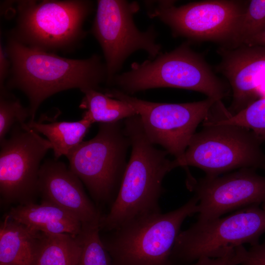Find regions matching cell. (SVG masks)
<instances>
[{
  "instance_id": "19",
  "label": "cell",
  "mask_w": 265,
  "mask_h": 265,
  "mask_svg": "<svg viewBox=\"0 0 265 265\" xmlns=\"http://www.w3.org/2000/svg\"><path fill=\"white\" fill-rule=\"evenodd\" d=\"M81 252L78 235L40 232L32 265H78Z\"/></svg>"
},
{
  "instance_id": "24",
  "label": "cell",
  "mask_w": 265,
  "mask_h": 265,
  "mask_svg": "<svg viewBox=\"0 0 265 265\" xmlns=\"http://www.w3.org/2000/svg\"><path fill=\"white\" fill-rule=\"evenodd\" d=\"M0 143L16 124H23L30 118L29 109L7 89L0 91Z\"/></svg>"
},
{
  "instance_id": "1",
  "label": "cell",
  "mask_w": 265,
  "mask_h": 265,
  "mask_svg": "<svg viewBox=\"0 0 265 265\" xmlns=\"http://www.w3.org/2000/svg\"><path fill=\"white\" fill-rule=\"evenodd\" d=\"M5 45L10 67L5 87L26 95L29 120H35L40 106L51 96L73 88L98 90L106 81V66L98 54L83 59L65 58L28 47L8 34Z\"/></svg>"
},
{
  "instance_id": "16",
  "label": "cell",
  "mask_w": 265,
  "mask_h": 265,
  "mask_svg": "<svg viewBox=\"0 0 265 265\" xmlns=\"http://www.w3.org/2000/svg\"><path fill=\"white\" fill-rule=\"evenodd\" d=\"M37 232L46 234H69L81 232L82 223L73 214L50 202L30 203L12 208L6 215Z\"/></svg>"
},
{
  "instance_id": "12",
  "label": "cell",
  "mask_w": 265,
  "mask_h": 265,
  "mask_svg": "<svg viewBox=\"0 0 265 265\" xmlns=\"http://www.w3.org/2000/svg\"><path fill=\"white\" fill-rule=\"evenodd\" d=\"M0 144V194L5 204L34 203L39 195L41 162L52 149L50 141L29 128L18 124Z\"/></svg>"
},
{
  "instance_id": "3",
  "label": "cell",
  "mask_w": 265,
  "mask_h": 265,
  "mask_svg": "<svg viewBox=\"0 0 265 265\" xmlns=\"http://www.w3.org/2000/svg\"><path fill=\"white\" fill-rule=\"evenodd\" d=\"M189 42L169 52L160 53L153 60L133 63L127 72L117 74L111 83L130 95L158 88L195 91L221 101L230 92L228 83L217 76Z\"/></svg>"
},
{
  "instance_id": "6",
  "label": "cell",
  "mask_w": 265,
  "mask_h": 265,
  "mask_svg": "<svg viewBox=\"0 0 265 265\" xmlns=\"http://www.w3.org/2000/svg\"><path fill=\"white\" fill-rule=\"evenodd\" d=\"M191 138L183 156L173 160L174 168L191 166L208 177L242 168L265 170L263 142L252 131L206 119Z\"/></svg>"
},
{
  "instance_id": "2",
  "label": "cell",
  "mask_w": 265,
  "mask_h": 265,
  "mask_svg": "<svg viewBox=\"0 0 265 265\" xmlns=\"http://www.w3.org/2000/svg\"><path fill=\"white\" fill-rule=\"evenodd\" d=\"M123 123L131 155L116 198L100 220V230L107 232L138 217L161 212L163 179L175 168L169 154L156 148L148 137L138 115Z\"/></svg>"
},
{
  "instance_id": "22",
  "label": "cell",
  "mask_w": 265,
  "mask_h": 265,
  "mask_svg": "<svg viewBox=\"0 0 265 265\" xmlns=\"http://www.w3.org/2000/svg\"><path fill=\"white\" fill-rule=\"evenodd\" d=\"M265 29V0H247L230 46L243 44Z\"/></svg>"
},
{
  "instance_id": "4",
  "label": "cell",
  "mask_w": 265,
  "mask_h": 265,
  "mask_svg": "<svg viewBox=\"0 0 265 265\" xmlns=\"http://www.w3.org/2000/svg\"><path fill=\"white\" fill-rule=\"evenodd\" d=\"M194 195L168 212L143 216L108 232L101 237L112 265H173L171 256L181 227L197 213Z\"/></svg>"
},
{
  "instance_id": "25",
  "label": "cell",
  "mask_w": 265,
  "mask_h": 265,
  "mask_svg": "<svg viewBox=\"0 0 265 265\" xmlns=\"http://www.w3.org/2000/svg\"><path fill=\"white\" fill-rule=\"evenodd\" d=\"M233 265H265V242L251 245L246 249L243 245L234 247Z\"/></svg>"
},
{
  "instance_id": "21",
  "label": "cell",
  "mask_w": 265,
  "mask_h": 265,
  "mask_svg": "<svg viewBox=\"0 0 265 265\" xmlns=\"http://www.w3.org/2000/svg\"><path fill=\"white\" fill-rule=\"evenodd\" d=\"M99 224H83L78 235L81 252L78 265H112L111 257L104 246Z\"/></svg>"
},
{
  "instance_id": "23",
  "label": "cell",
  "mask_w": 265,
  "mask_h": 265,
  "mask_svg": "<svg viewBox=\"0 0 265 265\" xmlns=\"http://www.w3.org/2000/svg\"><path fill=\"white\" fill-rule=\"evenodd\" d=\"M224 117L212 120L219 124L231 125L248 129L262 141H265V97L258 99L240 111L231 115L227 110Z\"/></svg>"
},
{
  "instance_id": "15",
  "label": "cell",
  "mask_w": 265,
  "mask_h": 265,
  "mask_svg": "<svg viewBox=\"0 0 265 265\" xmlns=\"http://www.w3.org/2000/svg\"><path fill=\"white\" fill-rule=\"evenodd\" d=\"M82 182L65 164L47 159L41 164L38 183L42 200L67 211L83 224H99L102 215L85 193Z\"/></svg>"
},
{
  "instance_id": "8",
  "label": "cell",
  "mask_w": 265,
  "mask_h": 265,
  "mask_svg": "<svg viewBox=\"0 0 265 265\" xmlns=\"http://www.w3.org/2000/svg\"><path fill=\"white\" fill-rule=\"evenodd\" d=\"M264 233L265 207L257 205L223 217L197 220L180 232L171 260L173 265H190L202 257H219L231 248L259 243Z\"/></svg>"
},
{
  "instance_id": "29",
  "label": "cell",
  "mask_w": 265,
  "mask_h": 265,
  "mask_svg": "<svg viewBox=\"0 0 265 265\" xmlns=\"http://www.w3.org/2000/svg\"></svg>"
},
{
  "instance_id": "26",
  "label": "cell",
  "mask_w": 265,
  "mask_h": 265,
  "mask_svg": "<svg viewBox=\"0 0 265 265\" xmlns=\"http://www.w3.org/2000/svg\"><path fill=\"white\" fill-rule=\"evenodd\" d=\"M234 248H231L223 256L217 258L204 257L190 265H233Z\"/></svg>"
},
{
  "instance_id": "11",
  "label": "cell",
  "mask_w": 265,
  "mask_h": 265,
  "mask_svg": "<svg viewBox=\"0 0 265 265\" xmlns=\"http://www.w3.org/2000/svg\"><path fill=\"white\" fill-rule=\"evenodd\" d=\"M247 0H206L176 6L159 1L148 12L169 27L175 37L191 42L210 41L230 46Z\"/></svg>"
},
{
  "instance_id": "27",
  "label": "cell",
  "mask_w": 265,
  "mask_h": 265,
  "mask_svg": "<svg viewBox=\"0 0 265 265\" xmlns=\"http://www.w3.org/2000/svg\"><path fill=\"white\" fill-rule=\"evenodd\" d=\"M10 63V61L3 50L2 45L0 46V91L4 90L6 88L5 87V80L7 79Z\"/></svg>"
},
{
  "instance_id": "17",
  "label": "cell",
  "mask_w": 265,
  "mask_h": 265,
  "mask_svg": "<svg viewBox=\"0 0 265 265\" xmlns=\"http://www.w3.org/2000/svg\"><path fill=\"white\" fill-rule=\"evenodd\" d=\"M39 233L5 215L0 226V264L32 265Z\"/></svg>"
},
{
  "instance_id": "14",
  "label": "cell",
  "mask_w": 265,
  "mask_h": 265,
  "mask_svg": "<svg viewBox=\"0 0 265 265\" xmlns=\"http://www.w3.org/2000/svg\"><path fill=\"white\" fill-rule=\"evenodd\" d=\"M221 61L216 70L227 79L232 91L231 115L265 97V47L241 44L219 47Z\"/></svg>"
},
{
  "instance_id": "28",
  "label": "cell",
  "mask_w": 265,
  "mask_h": 265,
  "mask_svg": "<svg viewBox=\"0 0 265 265\" xmlns=\"http://www.w3.org/2000/svg\"><path fill=\"white\" fill-rule=\"evenodd\" d=\"M242 44L265 47V29L258 34L247 40Z\"/></svg>"
},
{
  "instance_id": "20",
  "label": "cell",
  "mask_w": 265,
  "mask_h": 265,
  "mask_svg": "<svg viewBox=\"0 0 265 265\" xmlns=\"http://www.w3.org/2000/svg\"><path fill=\"white\" fill-rule=\"evenodd\" d=\"M82 92L84 96L80 107L85 110L83 114L93 123L116 122L137 115L128 103L111 98L97 90L89 89Z\"/></svg>"
},
{
  "instance_id": "10",
  "label": "cell",
  "mask_w": 265,
  "mask_h": 265,
  "mask_svg": "<svg viewBox=\"0 0 265 265\" xmlns=\"http://www.w3.org/2000/svg\"><path fill=\"white\" fill-rule=\"evenodd\" d=\"M139 9L136 1L99 0L91 33L102 49L107 72L106 82L111 84L125 61L139 50L153 59L161 52L157 43V33L153 26L140 31L133 16Z\"/></svg>"
},
{
  "instance_id": "5",
  "label": "cell",
  "mask_w": 265,
  "mask_h": 265,
  "mask_svg": "<svg viewBox=\"0 0 265 265\" xmlns=\"http://www.w3.org/2000/svg\"><path fill=\"white\" fill-rule=\"evenodd\" d=\"M16 16L7 33L22 44L53 53L73 49L85 37L83 26L93 10L87 0L12 1Z\"/></svg>"
},
{
  "instance_id": "18",
  "label": "cell",
  "mask_w": 265,
  "mask_h": 265,
  "mask_svg": "<svg viewBox=\"0 0 265 265\" xmlns=\"http://www.w3.org/2000/svg\"><path fill=\"white\" fill-rule=\"evenodd\" d=\"M93 124L85 114L77 121H51L29 120L27 126L39 133L45 135L52 146L54 159L66 156L83 139Z\"/></svg>"
},
{
  "instance_id": "7",
  "label": "cell",
  "mask_w": 265,
  "mask_h": 265,
  "mask_svg": "<svg viewBox=\"0 0 265 265\" xmlns=\"http://www.w3.org/2000/svg\"><path fill=\"white\" fill-rule=\"evenodd\" d=\"M131 144L123 121L100 123L97 134L83 141L66 156L69 168L97 203L115 200L128 162Z\"/></svg>"
},
{
  "instance_id": "13",
  "label": "cell",
  "mask_w": 265,
  "mask_h": 265,
  "mask_svg": "<svg viewBox=\"0 0 265 265\" xmlns=\"http://www.w3.org/2000/svg\"><path fill=\"white\" fill-rule=\"evenodd\" d=\"M255 170L242 168L198 180L187 172L186 186L198 200L197 220L216 218L251 206L265 207V176Z\"/></svg>"
},
{
  "instance_id": "9",
  "label": "cell",
  "mask_w": 265,
  "mask_h": 265,
  "mask_svg": "<svg viewBox=\"0 0 265 265\" xmlns=\"http://www.w3.org/2000/svg\"><path fill=\"white\" fill-rule=\"evenodd\" d=\"M105 94L132 107L150 141L161 146L175 159L183 156L197 127L208 118L212 108L219 102L207 97L190 103H155L131 96L116 88L107 89Z\"/></svg>"
}]
</instances>
